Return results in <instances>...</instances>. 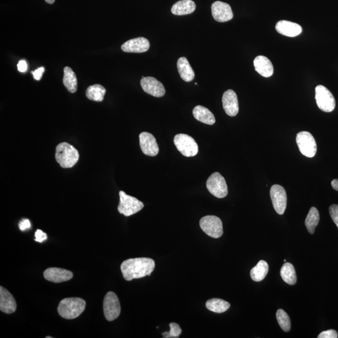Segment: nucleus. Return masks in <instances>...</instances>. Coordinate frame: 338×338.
I'll list each match as a JSON object with an SVG mask.
<instances>
[{
    "instance_id": "nucleus-1",
    "label": "nucleus",
    "mask_w": 338,
    "mask_h": 338,
    "mask_svg": "<svg viewBox=\"0 0 338 338\" xmlns=\"http://www.w3.org/2000/svg\"><path fill=\"white\" fill-rule=\"evenodd\" d=\"M121 271L126 281H132L151 275L155 269V261L148 257L129 259L121 264Z\"/></svg>"
},
{
    "instance_id": "nucleus-2",
    "label": "nucleus",
    "mask_w": 338,
    "mask_h": 338,
    "mask_svg": "<svg viewBox=\"0 0 338 338\" xmlns=\"http://www.w3.org/2000/svg\"><path fill=\"white\" fill-rule=\"evenodd\" d=\"M86 302L79 298H65L61 301L58 307V312L61 317L66 320L78 318L84 311Z\"/></svg>"
},
{
    "instance_id": "nucleus-3",
    "label": "nucleus",
    "mask_w": 338,
    "mask_h": 338,
    "mask_svg": "<svg viewBox=\"0 0 338 338\" xmlns=\"http://www.w3.org/2000/svg\"><path fill=\"white\" fill-rule=\"evenodd\" d=\"M55 159L62 168H71L79 161V151L70 144L60 143L56 148Z\"/></svg>"
},
{
    "instance_id": "nucleus-4",
    "label": "nucleus",
    "mask_w": 338,
    "mask_h": 338,
    "mask_svg": "<svg viewBox=\"0 0 338 338\" xmlns=\"http://www.w3.org/2000/svg\"><path fill=\"white\" fill-rule=\"evenodd\" d=\"M120 202L118 206L119 213L127 217L136 214L143 208V202L134 197L126 195L124 191L119 192Z\"/></svg>"
},
{
    "instance_id": "nucleus-5",
    "label": "nucleus",
    "mask_w": 338,
    "mask_h": 338,
    "mask_svg": "<svg viewBox=\"0 0 338 338\" xmlns=\"http://www.w3.org/2000/svg\"><path fill=\"white\" fill-rule=\"evenodd\" d=\"M174 143L183 156L190 157L196 156L199 152V147L192 137L186 134H179L176 135Z\"/></svg>"
},
{
    "instance_id": "nucleus-6",
    "label": "nucleus",
    "mask_w": 338,
    "mask_h": 338,
    "mask_svg": "<svg viewBox=\"0 0 338 338\" xmlns=\"http://www.w3.org/2000/svg\"><path fill=\"white\" fill-rule=\"evenodd\" d=\"M315 99L319 109L325 112H331L336 107L333 95L323 85H318L315 89Z\"/></svg>"
},
{
    "instance_id": "nucleus-7",
    "label": "nucleus",
    "mask_w": 338,
    "mask_h": 338,
    "mask_svg": "<svg viewBox=\"0 0 338 338\" xmlns=\"http://www.w3.org/2000/svg\"><path fill=\"white\" fill-rule=\"evenodd\" d=\"M296 143L303 156L309 158L315 156L317 145L311 133L306 131L298 133L296 136Z\"/></svg>"
},
{
    "instance_id": "nucleus-8",
    "label": "nucleus",
    "mask_w": 338,
    "mask_h": 338,
    "mask_svg": "<svg viewBox=\"0 0 338 338\" xmlns=\"http://www.w3.org/2000/svg\"><path fill=\"white\" fill-rule=\"evenodd\" d=\"M202 231L209 236L218 239L223 234V223L220 218L215 215H207L200 221Z\"/></svg>"
},
{
    "instance_id": "nucleus-9",
    "label": "nucleus",
    "mask_w": 338,
    "mask_h": 338,
    "mask_svg": "<svg viewBox=\"0 0 338 338\" xmlns=\"http://www.w3.org/2000/svg\"><path fill=\"white\" fill-rule=\"evenodd\" d=\"M206 186L209 192L215 198H224L228 195V189L225 179L219 173H213L207 179Z\"/></svg>"
},
{
    "instance_id": "nucleus-10",
    "label": "nucleus",
    "mask_w": 338,
    "mask_h": 338,
    "mask_svg": "<svg viewBox=\"0 0 338 338\" xmlns=\"http://www.w3.org/2000/svg\"><path fill=\"white\" fill-rule=\"evenodd\" d=\"M104 312L105 318L109 321H114L121 312L120 302L116 294L110 292L105 295L104 300Z\"/></svg>"
},
{
    "instance_id": "nucleus-11",
    "label": "nucleus",
    "mask_w": 338,
    "mask_h": 338,
    "mask_svg": "<svg viewBox=\"0 0 338 338\" xmlns=\"http://www.w3.org/2000/svg\"><path fill=\"white\" fill-rule=\"evenodd\" d=\"M270 195L274 209L278 214H283L287 206L286 190L281 185L275 184L271 188Z\"/></svg>"
},
{
    "instance_id": "nucleus-12",
    "label": "nucleus",
    "mask_w": 338,
    "mask_h": 338,
    "mask_svg": "<svg viewBox=\"0 0 338 338\" xmlns=\"http://www.w3.org/2000/svg\"><path fill=\"white\" fill-rule=\"evenodd\" d=\"M140 85L144 91L155 98H162L165 95V90L163 84L154 77H142Z\"/></svg>"
},
{
    "instance_id": "nucleus-13",
    "label": "nucleus",
    "mask_w": 338,
    "mask_h": 338,
    "mask_svg": "<svg viewBox=\"0 0 338 338\" xmlns=\"http://www.w3.org/2000/svg\"><path fill=\"white\" fill-rule=\"evenodd\" d=\"M139 140L141 150L146 156L154 157L159 154V146L153 135L142 132L139 135Z\"/></svg>"
},
{
    "instance_id": "nucleus-14",
    "label": "nucleus",
    "mask_w": 338,
    "mask_h": 338,
    "mask_svg": "<svg viewBox=\"0 0 338 338\" xmlns=\"http://www.w3.org/2000/svg\"><path fill=\"white\" fill-rule=\"evenodd\" d=\"M211 10L213 17L218 22L228 21L233 18L231 7L226 3L220 1L213 3Z\"/></svg>"
},
{
    "instance_id": "nucleus-15",
    "label": "nucleus",
    "mask_w": 338,
    "mask_h": 338,
    "mask_svg": "<svg viewBox=\"0 0 338 338\" xmlns=\"http://www.w3.org/2000/svg\"><path fill=\"white\" fill-rule=\"evenodd\" d=\"M223 105L226 113L230 117H235L239 112V102L237 94L232 90L225 91L223 96Z\"/></svg>"
},
{
    "instance_id": "nucleus-16",
    "label": "nucleus",
    "mask_w": 338,
    "mask_h": 338,
    "mask_svg": "<svg viewBox=\"0 0 338 338\" xmlns=\"http://www.w3.org/2000/svg\"><path fill=\"white\" fill-rule=\"evenodd\" d=\"M43 275L47 281L55 283L69 281L74 276L71 271L58 268L47 269L44 271Z\"/></svg>"
},
{
    "instance_id": "nucleus-17",
    "label": "nucleus",
    "mask_w": 338,
    "mask_h": 338,
    "mask_svg": "<svg viewBox=\"0 0 338 338\" xmlns=\"http://www.w3.org/2000/svg\"><path fill=\"white\" fill-rule=\"evenodd\" d=\"M149 41L146 38L138 37L126 41L121 46L122 50L127 53H144L149 51Z\"/></svg>"
},
{
    "instance_id": "nucleus-18",
    "label": "nucleus",
    "mask_w": 338,
    "mask_h": 338,
    "mask_svg": "<svg viewBox=\"0 0 338 338\" xmlns=\"http://www.w3.org/2000/svg\"><path fill=\"white\" fill-rule=\"evenodd\" d=\"M15 298L5 288L0 287V310L6 314H12L16 310Z\"/></svg>"
},
{
    "instance_id": "nucleus-19",
    "label": "nucleus",
    "mask_w": 338,
    "mask_h": 338,
    "mask_svg": "<svg viewBox=\"0 0 338 338\" xmlns=\"http://www.w3.org/2000/svg\"><path fill=\"white\" fill-rule=\"evenodd\" d=\"M276 30L280 34L289 37H297L303 30L299 25L286 20L278 21L276 26Z\"/></svg>"
},
{
    "instance_id": "nucleus-20",
    "label": "nucleus",
    "mask_w": 338,
    "mask_h": 338,
    "mask_svg": "<svg viewBox=\"0 0 338 338\" xmlns=\"http://www.w3.org/2000/svg\"><path fill=\"white\" fill-rule=\"evenodd\" d=\"M254 66L255 70L260 75V76L268 78L273 76L274 68L272 63L267 57H257L254 60Z\"/></svg>"
},
{
    "instance_id": "nucleus-21",
    "label": "nucleus",
    "mask_w": 338,
    "mask_h": 338,
    "mask_svg": "<svg viewBox=\"0 0 338 338\" xmlns=\"http://www.w3.org/2000/svg\"><path fill=\"white\" fill-rule=\"evenodd\" d=\"M177 69L180 76L184 81L190 82L195 79V71L186 58L181 57L177 61Z\"/></svg>"
},
{
    "instance_id": "nucleus-22",
    "label": "nucleus",
    "mask_w": 338,
    "mask_h": 338,
    "mask_svg": "<svg viewBox=\"0 0 338 338\" xmlns=\"http://www.w3.org/2000/svg\"><path fill=\"white\" fill-rule=\"evenodd\" d=\"M196 5L192 0H181L172 7L171 12L176 15H185L196 10Z\"/></svg>"
},
{
    "instance_id": "nucleus-23",
    "label": "nucleus",
    "mask_w": 338,
    "mask_h": 338,
    "mask_svg": "<svg viewBox=\"0 0 338 338\" xmlns=\"http://www.w3.org/2000/svg\"><path fill=\"white\" fill-rule=\"evenodd\" d=\"M194 117L196 120L205 124L214 125L215 123V118L214 114L207 108L201 105H198L193 110Z\"/></svg>"
},
{
    "instance_id": "nucleus-24",
    "label": "nucleus",
    "mask_w": 338,
    "mask_h": 338,
    "mask_svg": "<svg viewBox=\"0 0 338 338\" xmlns=\"http://www.w3.org/2000/svg\"><path fill=\"white\" fill-rule=\"evenodd\" d=\"M64 76L63 82L66 89L70 93L76 92L77 90V79L76 74L69 66L64 68Z\"/></svg>"
},
{
    "instance_id": "nucleus-25",
    "label": "nucleus",
    "mask_w": 338,
    "mask_h": 338,
    "mask_svg": "<svg viewBox=\"0 0 338 338\" xmlns=\"http://www.w3.org/2000/svg\"><path fill=\"white\" fill-rule=\"evenodd\" d=\"M269 271V265L265 260H260L257 264L252 269L251 277L253 281L259 282L264 279Z\"/></svg>"
},
{
    "instance_id": "nucleus-26",
    "label": "nucleus",
    "mask_w": 338,
    "mask_h": 338,
    "mask_svg": "<svg viewBox=\"0 0 338 338\" xmlns=\"http://www.w3.org/2000/svg\"><path fill=\"white\" fill-rule=\"evenodd\" d=\"M106 90L103 86L99 84L91 85L86 90V96L90 101L102 102L104 101Z\"/></svg>"
},
{
    "instance_id": "nucleus-27",
    "label": "nucleus",
    "mask_w": 338,
    "mask_h": 338,
    "mask_svg": "<svg viewBox=\"0 0 338 338\" xmlns=\"http://www.w3.org/2000/svg\"><path fill=\"white\" fill-rule=\"evenodd\" d=\"M281 276L283 281L288 284L295 285L297 282L295 269L289 262H286L282 265Z\"/></svg>"
},
{
    "instance_id": "nucleus-28",
    "label": "nucleus",
    "mask_w": 338,
    "mask_h": 338,
    "mask_svg": "<svg viewBox=\"0 0 338 338\" xmlns=\"http://www.w3.org/2000/svg\"><path fill=\"white\" fill-rule=\"evenodd\" d=\"M206 306L209 311L216 313H223L229 309L230 304L223 299L214 298L206 302Z\"/></svg>"
},
{
    "instance_id": "nucleus-29",
    "label": "nucleus",
    "mask_w": 338,
    "mask_h": 338,
    "mask_svg": "<svg viewBox=\"0 0 338 338\" xmlns=\"http://www.w3.org/2000/svg\"><path fill=\"white\" fill-rule=\"evenodd\" d=\"M320 220V214H319L318 209L315 207H311L305 220V225L310 234H314Z\"/></svg>"
},
{
    "instance_id": "nucleus-30",
    "label": "nucleus",
    "mask_w": 338,
    "mask_h": 338,
    "mask_svg": "<svg viewBox=\"0 0 338 338\" xmlns=\"http://www.w3.org/2000/svg\"><path fill=\"white\" fill-rule=\"evenodd\" d=\"M277 320L282 330L288 332L291 329V320L289 316L282 309H278L276 312Z\"/></svg>"
},
{
    "instance_id": "nucleus-31",
    "label": "nucleus",
    "mask_w": 338,
    "mask_h": 338,
    "mask_svg": "<svg viewBox=\"0 0 338 338\" xmlns=\"http://www.w3.org/2000/svg\"><path fill=\"white\" fill-rule=\"evenodd\" d=\"M171 330L169 332H162V336L165 338L179 337L182 333L181 327L176 323H170Z\"/></svg>"
},
{
    "instance_id": "nucleus-32",
    "label": "nucleus",
    "mask_w": 338,
    "mask_h": 338,
    "mask_svg": "<svg viewBox=\"0 0 338 338\" xmlns=\"http://www.w3.org/2000/svg\"><path fill=\"white\" fill-rule=\"evenodd\" d=\"M329 214H330L332 221L338 228V206L336 204H332L329 207Z\"/></svg>"
},
{
    "instance_id": "nucleus-33",
    "label": "nucleus",
    "mask_w": 338,
    "mask_h": 338,
    "mask_svg": "<svg viewBox=\"0 0 338 338\" xmlns=\"http://www.w3.org/2000/svg\"><path fill=\"white\" fill-rule=\"evenodd\" d=\"M337 332L333 329L323 331L318 336V338H337Z\"/></svg>"
},
{
    "instance_id": "nucleus-34",
    "label": "nucleus",
    "mask_w": 338,
    "mask_h": 338,
    "mask_svg": "<svg viewBox=\"0 0 338 338\" xmlns=\"http://www.w3.org/2000/svg\"><path fill=\"white\" fill-rule=\"evenodd\" d=\"M35 241H37L38 243H43V241H45L47 239V235L45 232L41 231L40 229H38L36 231L35 234Z\"/></svg>"
},
{
    "instance_id": "nucleus-35",
    "label": "nucleus",
    "mask_w": 338,
    "mask_h": 338,
    "mask_svg": "<svg viewBox=\"0 0 338 338\" xmlns=\"http://www.w3.org/2000/svg\"><path fill=\"white\" fill-rule=\"evenodd\" d=\"M18 226L21 231H24L30 228L31 223H30V221L29 220H23L20 222Z\"/></svg>"
},
{
    "instance_id": "nucleus-36",
    "label": "nucleus",
    "mask_w": 338,
    "mask_h": 338,
    "mask_svg": "<svg viewBox=\"0 0 338 338\" xmlns=\"http://www.w3.org/2000/svg\"><path fill=\"white\" fill-rule=\"evenodd\" d=\"M44 71H45V68L40 67L35 71H32V73L35 80H40L43 76Z\"/></svg>"
},
{
    "instance_id": "nucleus-37",
    "label": "nucleus",
    "mask_w": 338,
    "mask_h": 338,
    "mask_svg": "<svg viewBox=\"0 0 338 338\" xmlns=\"http://www.w3.org/2000/svg\"><path fill=\"white\" fill-rule=\"evenodd\" d=\"M27 63L26 60H20L17 65V68L19 71L24 73L27 70Z\"/></svg>"
},
{
    "instance_id": "nucleus-38",
    "label": "nucleus",
    "mask_w": 338,
    "mask_h": 338,
    "mask_svg": "<svg viewBox=\"0 0 338 338\" xmlns=\"http://www.w3.org/2000/svg\"><path fill=\"white\" fill-rule=\"evenodd\" d=\"M331 185L335 190L338 191V179L332 180Z\"/></svg>"
},
{
    "instance_id": "nucleus-39",
    "label": "nucleus",
    "mask_w": 338,
    "mask_h": 338,
    "mask_svg": "<svg viewBox=\"0 0 338 338\" xmlns=\"http://www.w3.org/2000/svg\"><path fill=\"white\" fill-rule=\"evenodd\" d=\"M55 1V0H45V2L49 4H54Z\"/></svg>"
},
{
    "instance_id": "nucleus-40",
    "label": "nucleus",
    "mask_w": 338,
    "mask_h": 338,
    "mask_svg": "<svg viewBox=\"0 0 338 338\" xmlns=\"http://www.w3.org/2000/svg\"><path fill=\"white\" fill-rule=\"evenodd\" d=\"M286 259H284V262H286Z\"/></svg>"
},
{
    "instance_id": "nucleus-41",
    "label": "nucleus",
    "mask_w": 338,
    "mask_h": 338,
    "mask_svg": "<svg viewBox=\"0 0 338 338\" xmlns=\"http://www.w3.org/2000/svg\"><path fill=\"white\" fill-rule=\"evenodd\" d=\"M46 337V338H51V337H52L47 336V337Z\"/></svg>"
}]
</instances>
